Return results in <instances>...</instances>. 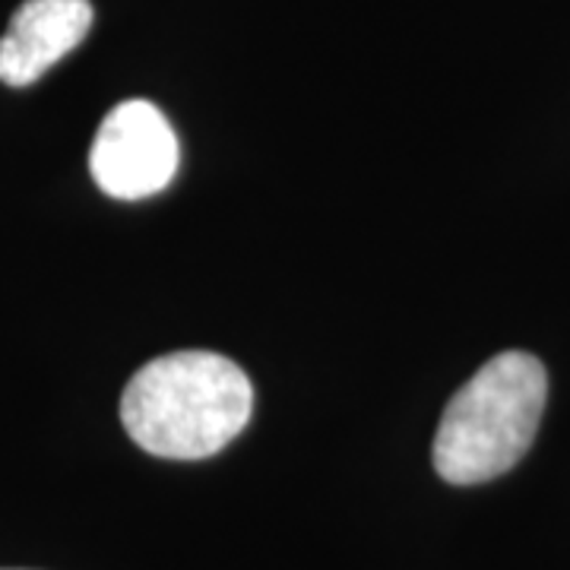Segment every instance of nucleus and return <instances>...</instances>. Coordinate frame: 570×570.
<instances>
[{
  "instance_id": "nucleus-4",
  "label": "nucleus",
  "mask_w": 570,
  "mask_h": 570,
  "mask_svg": "<svg viewBox=\"0 0 570 570\" xmlns=\"http://www.w3.org/2000/svg\"><path fill=\"white\" fill-rule=\"evenodd\" d=\"M92 29L89 0H26L0 39V82L32 86Z\"/></svg>"
},
{
  "instance_id": "nucleus-2",
  "label": "nucleus",
  "mask_w": 570,
  "mask_h": 570,
  "mask_svg": "<svg viewBox=\"0 0 570 570\" xmlns=\"http://www.w3.org/2000/svg\"><path fill=\"white\" fill-rule=\"evenodd\" d=\"M549 396V374L530 352H501L479 367L441 415L434 469L450 485H479L530 450Z\"/></svg>"
},
{
  "instance_id": "nucleus-3",
  "label": "nucleus",
  "mask_w": 570,
  "mask_h": 570,
  "mask_svg": "<svg viewBox=\"0 0 570 570\" xmlns=\"http://www.w3.org/2000/svg\"><path fill=\"white\" fill-rule=\"evenodd\" d=\"M178 137L163 111L146 99L115 105L89 149L92 181L115 200H142L178 175Z\"/></svg>"
},
{
  "instance_id": "nucleus-1",
  "label": "nucleus",
  "mask_w": 570,
  "mask_h": 570,
  "mask_svg": "<svg viewBox=\"0 0 570 570\" xmlns=\"http://www.w3.org/2000/svg\"><path fill=\"white\" fill-rule=\"evenodd\" d=\"M254 409L242 367L216 352H171L142 365L121 396V422L146 453L206 460L232 444Z\"/></svg>"
}]
</instances>
